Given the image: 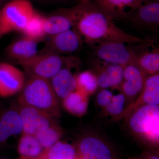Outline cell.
Returning a JSON list of instances; mask_svg holds the SVG:
<instances>
[{"mask_svg":"<svg viewBox=\"0 0 159 159\" xmlns=\"http://www.w3.org/2000/svg\"><path fill=\"white\" fill-rule=\"evenodd\" d=\"M126 118L129 130L134 137L151 148L158 149L159 105L142 106Z\"/></svg>","mask_w":159,"mask_h":159,"instance_id":"cell-3","label":"cell"},{"mask_svg":"<svg viewBox=\"0 0 159 159\" xmlns=\"http://www.w3.org/2000/svg\"><path fill=\"white\" fill-rule=\"evenodd\" d=\"M77 150L73 145L67 142L58 141L34 159H75Z\"/></svg>","mask_w":159,"mask_h":159,"instance_id":"cell-21","label":"cell"},{"mask_svg":"<svg viewBox=\"0 0 159 159\" xmlns=\"http://www.w3.org/2000/svg\"><path fill=\"white\" fill-rule=\"evenodd\" d=\"M71 68L64 67L50 81L55 93L61 99L76 90V76L71 72Z\"/></svg>","mask_w":159,"mask_h":159,"instance_id":"cell-19","label":"cell"},{"mask_svg":"<svg viewBox=\"0 0 159 159\" xmlns=\"http://www.w3.org/2000/svg\"><path fill=\"white\" fill-rule=\"evenodd\" d=\"M35 11L29 0H11L0 9V39L14 31L21 32Z\"/></svg>","mask_w":159,"mask_h":159,"instance_id":"cell-5","label":"cell"},{"mask_svg":"<svg viewBox=\"0 0 159 159\" xmlns=\"http://www.w3.org/2000/svg\"><path fill=\"white\" fill-rule=\"evenodd\" d=\"M109 18L126 20L147 0H92Z\"/></svg>","mask_w":159,"mask_h":159,"instance_id":"cell-13","label":"cell"},{"mask_svg":"<svg viewBox=\"0 0 159 159\" xmlns=\"http://www.w3.org/2000/svg\"><path fill=\"white\" fill-rule=\"evenodd\" d=\"M40 2L45 3H51L58 2H61L63 0H37Z\"/></svg>","mask_w":159,"mask_h":159,"instance_id":"cell-30","label":"cell"},{"mask_svg":"<svg viewBox=\"0 0 159 159\" xmlns=\"http://www.w3.org/2000/svg\"><path fill=\"white\" fill-rule=\"evenodd\" d=\"M38 42L24 36L11 43L6 48L7 57L16 62L31 59L38 54Z\"/></svg>","mask_w":159,"mask_h":159,"instance_id":"cell-18","label":"cell"},{"mask_svg":"<svg viewBox=\"0 0 159 159\" xmlns=\"http://www.w3.org/2000/svg\"><path fill=\"white\" fill-rule=\"evenodd\" d=\"M25 74L15 66L0 63V97H11L22 91L25 84Z\"/></svg>","mask_w":159,"mask_h":159,"instance_id":"cell-12","label":"cell"},{"mask_svg":"<svg viewBox=\"0 0 159 159\" xmlns=\"http://www.w3.org/2000/svg\"><path fill=\"white\" fill-rule=\"evenodd\" d=\"M89 97L77 90L63 99L64 107L69 113L77 117L84 116L88 108Z\"/></svg>","mask_w":159,"mask_h":159,"instance_id":"cell-20","label":"cell"},{"mask_svg":"<svg viewBox=\"0 0 159 159\" xmlns=\"http://www.w3.org/2000/svg\"><path fill=\"white\" fill-rule=\"evenodd\" d=\"M126 101V97L122 93L114 96L111 102L103 108L104 115L115 120L124 117Z\"/></svg>","mask_w":159,"mask_h":159,"instance_id":"cell-27","label":"cell"},{"mask_svg":"<svg viewBox=\"0 0 159 159\" xmlns=\"http://www.w3.org/2000/svg\"><path fill=\"white\" fill-rule=\"evenodd\" d=\"M74 27V14L71 7L57 9L45 17L44 29L47 35L57 34Z\"/></svg>","mask_w":159,"mask_h":159,"instance_id":"cell-17","label":"cell"},{"mask_svg":"<svg viewBox=\"0 0 159 159\" xmlns=\"http://www.w3.org/2000/svg\"><path fill=\"white\" fill-rule=\"evenodd\" d=\"M61 127L55 123L45 130L38 132L34 135L44 149H47L59 141L63 135Z\"/></svg>","mask_w":159,"mask_h":159,"instance_id":"cell-26","label":"cell"},{"mask_svg":"<svg viewBox=\"0 0 159 159\" xmlns=\"http://www.w3.org/2000/svg\"><path fill=\"white\" fill-rule=\"evenodd\" d=\"M129 159H159L158 152L154 149L146 150L139 155L130 157Z\"/></svg>","mask_w":159,"mask_h":159,"instance_id":"cell-29","label":"cell"},{"mask_svg":"<svg viewBox=\"0 0 159 159\" xmlns=\"http://www.w3.org/2000/svg\"><path fill=\"white\" fill-rule=\"evenodd\" d=\"M159 104V73L146 78L142 92L136 99L125 109L124 117L142 106Z\"/></svg>","mask_w":159,"mask_h":159,"instance_id":"cell-15","label":"cell"},{"mask_svg":"<svg viewBox=\"0 0 159 159\" xmlns=\"http://www.w3.org/2000/svg\"><path fill=\"white\" fill-rule=\"evenodd\" d=\"M76 57H64L58 54H38L33 57L17 62L30 77L51 80L62 68L73 67L78 63Z\"/></svg>","mask_w":159,"mask_h":159,"instance_id":"cell-4","label":"cell"},{"mask_svg":"<svg viewBox=\"0 0 159 159\" xmlns=\"http://www.w3.org/2000/svg\"><path fill=\"white\" fill-rule=\"evenodd\" d=\"M22 132V122L17 109L11 107L0 112V146L10 137Z\"/></svg>","mask_w":159,"mask_h":159,"instance_id":"cell-16","label":"cell"},{"mask_svg":"<svg viewBox=\"0 0 159 159\" xmlns=\"http://www.w3.org/2000/svg\"><path fill=\"white\" fill-rule=\"evenodd\" d=\"M2 6H0V9H1V8H2Z\"/></svg>","mask_w":159,"mask_h":159,"instance_id":"cell-33","label":"cell"},{"mask_svg":"<svg viewBox=\"0 0 159 159\" xmlns=\"http://www.w3.org/2000/svg\"><path fill=\"white\" fill-rule=\"evenodd\" d=\"M82 36L74 28L50 35L40 54H53L62 55L73 54L82 48Z\"/></svg>","mask_w":159,"mask_h":159,"instance_id":"cell-7","label":"cell"},{"mask_svg":"<svg viewBox=\"0 0 159 159\" xmlns=\"http://www.w3.org/2000/svg\"><path fill=\"white\" fill-rule=\"evenodd\" d=\"M74 6V28L91 46L106 41L152 45L149 41L131 35L118 28L92 0H80Z\"/></svg>","mask_w":159,"mask_h":159,"instance_id":"cell-1","label":"cell"},{"mask_svg":"<svg viewBox=\"0 0 159 159\" xmlns=\"http://www.w3.org/2000/svg\"><path fill=\"white\" fill-rule=\"evenodd\" d=\"M113 96L111 91L107 89H102L97 95V104L100 107L104 108L111 102Z\"/></svg>","mask_w":159,"mask_h":159,"instance_id":"cell-28","label":"cell"},{"mask_svg":"<svg viewBox=\"0 0 159 159\" xmlns=\"http://www.w3.org/2000/svg\"><path fill=\"white\" fill-rule=\"evenodd\" d=\"M10 1L11 0H0V6H2L3 5H5L6 3Z\"/></svg>","mask_w":159,"mask_h":159,"instance_id":"cell-31","label":"cell"},{"mask_svg":"<svg viewBox=\"0 0 159 159\" xmlns=\"http://www.w3.org/2000/svg\"><path fill=\"white\" fill-rule=\"evenodd\" d=\"M91 60V71L97 76L99 88H120L123 81L124 67L108 63L98 58Z\"/></svg>","mask_w":159,"mask_h":159,"instance_id":"cell-9","label":"cell"},{"mask_svg":"<svg viewBox=\"0 0 159 159\" xmlns=\"http://www.w3.org/2000/svg\"><path fill=\"white\" fill-rule=\"evenodd\" d=\"M134 64L135 65L148 76L159 73L158 49L137 54Z\"/></svg>","mask_w":159,"mask_h":159,"instance_id":"cell-23","label":"cell"},{"mask_svg":"<svg viewBox=\"0 0 159 159\" xmlns=\"http://www.w3.org/2000/svg\"><path fill=\"white\" fill-rule=\"evenodd\" d=\"M128 20L139 29L155 32L159 26V0H147L132 13Z\"/></svg>","mask_w":159,"mask_h":159,"instance_id":"cell-11","label":"cell"},{"mask_svg":"<svg viewBox=\"0 0 159 159\" xmlns=\"http://www.w3.org/2000/svg\"><path fill=\"white\" fill-rule=\"evenodd\" d=\"M18 106L22 122V134L34 135L56 123L54 118L36 109L20 104Z\"/></svg>","mask_w":159,"mask_h":159,"instance_id":"cell-10","label":"cell"},{"mask_svg":"<svg viewBox=\"0 0 159 159\" xmlns=\"http://www.w3.org/2000/svg\"><path fill=\"white\" fill-rule=\"evenodd\" d=\"M44 150L34 135L22 134L18 145L20 159H34L39 156Z\"/></svg>","mask_w":159,"mask_h":159,"instance_id":"cell-22","label":"cell"},{"mask_svg":"<svg viewBox=\"0 0 159 159\" xmlns=\"http://www.w3.org/2000/svg\"><path fill=\"white\" fill-rule=\"evenodd\" d=\"M76 90L84 94L90 96L99 88L97 76L91 70L80 73L76 76Z\"/></svg>","mask_w":159,"mask_h":159,"instance_id":"cell-25","label":"cell"},{"mask_svg":"<svg viewBox=\"0 0 159 159\" xmlns=\"http://www.w3.org/2000/svg\"><path fill=\"white\" fill-rule=\"evenodd\" d=\"M75 159H81V157H80L79 156H78V155H77V156H76V158H75Z\"/></svg>","mask_w":159,"mask_h":159,"instance_id":"cell-32","label":"cell"},{"mask_svg":"<svg viewBox=\"0 0 159 159\" xmlns=\"http://www.w3.org/2000/svg\"><path fill=\"white\" fill-rule=\"evenodd\" d=\"M76 150L82 159H116L115 150L108 142L93 134L81 137Z\"/></svg>","mask_w":159,"mask_h":159,"instance_id":"cell-8","label":"cell"},{"mask_svg":"<svg viewBox=\"0 0 159 159\" xmlns=\"http://www.w3.org/2000/svg\"><path fill=\"white\" fill-rule=\"evenodd\" d=\"M45 20V16L35 11L21 32L25 37L38 43L43 40L47 35L44 29Z\"/></svg>","mask_w":159,"mask_h":159,"instance_id":"cell-24","label":"cell"},{"mask_svg":"<svg viewBox=\"0 0 159 159\" xmlns=\"http://www.w3.org/2000/svg\"><path fill=\"white\" fill-rule=\"evenodd\" d=\"M125 43L116 41L101 42L92 46L94 54L102 61L125 67L134 64L137 54Z\"/></svg>","mask_w":159,"mask_h":159,"instance_id":"cell-6","label":"cell"},{"mask_svg":"<svg viewBox=\"0 0 159 159\" xmlns=\"http://www.w3.org/2000/svg\"><path fill=\"white\" fill-rule=\"evenodd\" d=\"M30 77L19 97L18 104L33 107L54 118L60 117L58 97L50 80Z\"/></svg>","mask_w":159,"mask_h":159,"instance_id":"cell-2","label":"cell"},{"mask_svg":"<svg viewBox=\"0 0 159 159\" xmlns=\"http://www.w3.org/2000/svg\"><path fill=\"white\" fill-rule=\"evenodd\" d=\"M148 77L138 66L134 64L124 67L123 80L120 89L127 101L129 99L134 100L138 97L142 92Z\"/></svg>","mask_w":159,"mask_h":159,"instance_id":"cell-14","label":"cell"}]
</instances>
